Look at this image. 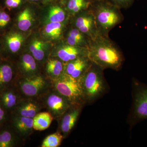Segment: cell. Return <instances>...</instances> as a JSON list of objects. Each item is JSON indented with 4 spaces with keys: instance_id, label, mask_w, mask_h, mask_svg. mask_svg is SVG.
<instances>
[{
    "instance_id": "6da1fadb",
    "label": "cell",
    "mask_w": 147,
    "mask_h": 147,
    "mask_svg": "<svg viewBox=\"0 0 147 147\" xmlns=\"http://www.w3.org/2000/svg\"><path fill=\"white\" fill-rule=\"evenodd\" d=\"M88 57L92 63L103 69L110 68L118 70L124 61L122 53L117 46L109 36L101 35L91 40Z\"/></svg>"
},
{
    "instance_id": "7a4b0ae2",
    "label": "cell",
    "mask_w": 147,
    "mask_h": 147,
    "mask_svg": "<svg viewBox=\"0 0 147 147\" xmlns=\"http://www.w3.org/2000/svg\"><path fill=\"white\" fill-rule=\"evenodd\" d=\"M89 9L99 34L103 36H109L110 31L123 20L121 9L105 0H93Z\"/></svg>"
},
{
    "instance_id": "3957f363",
    "label": "cell",
    "mask_w": 147,
    "mask_h": 147,
    "mask_svg": "<svg viewBox=\"0 0 147 147\" xmlns=\"http://www.w3.org/2000/svg\"><path fill=\"white\" fill-rule=\"evenodd\" d=\"M102 68L92 63L79 79L86 102H92L100 96L106 89Z\"/></svg>"
},
{
    "instance_id": "277c9868",
    "label": "cell",
    "mask_w": 147,
    "mask_h": 147,
    "mask_svg": "<svg viewBox=\"0 0 147 147\" xmlns=\"http://www.w3.org/2000/svg\"><path fill=\"white\" fill-rule=\"evenodd\" d=\"M51 82L52 88L72 105H83L86 102L79 79H74L64 73Z\"/></svg>"
},
{
    "instance_id": "5b68a950",
    "label": "cell",
    "mask_w": 147,
    "mask_h": 147,
    "mask_svg": "<svg viewBox=\"0 0 147 147\" xmlns=\"http://www.w3.org/2000/svg\"><path fill=\"white\" fill-rule=\"evenodd\" d=\"M17 89L25 98H39L52 87V82L36 74L25 76L17 83Z\"/></svg>"
},
{
    "instance_id": "8992f818",
    "label": "cell",
    "mask_w": 147,
    "mask_h": 147,
    "mask_svg": "<svg viewBox=\"0 0 147 147\" xmlns=\"http://www.w3.org/2000/svg\"><path fill=\"white\" fill-rule=\"evenodd\" d=\"M40 98V103L54 119H60L72 105L67 98L52 87Z\"/></svg>"
},
{
    "instance_id": "52a82bcc",
    "label": "cell",
    "mask_w": 147,
    "mask_h": 147,
    "mask_svg": "<svg viewBox=\"0 0 147 147\" xmlns=\"http://www.w3.org/2000/svg\"><path fill=\"white\" fill-rule=\"evenodd\" d=\"M132 117L135 122L147 119V86L136 82Z\"/></svg>"
},
{
    "instance_id": "ba28073f",
    "label": "cell",
    "mask_w": 147,
    "mask_h": 147,
    "mask_svg": "<svg viewBox=\"0 0 147 147\" xmlns=\"http://www.w3.org/2000/svg\"><path fill=\"white\" fill-rule=\"evenodd\" d=\"M74 20V26L91 40L100 35L98 30L94 16L90 9L81 12Z\"/></svg>"
},
{
    "instance_id": "9c48e42d",
    "label": "cell",
    "mask_w": 147,
    "mask_h": 147,
    "mask_svg": "<svg viewBox=\"0 0 147 147\" xmlns=\"http://www.w3.org/2000/svg\"><path fill=\"white\" fill-rule=\"evenodd\" d=\"M82 105H72L60 118V132L65 138L76 124L82 110Z\"/></svg>"
},
{
    "instance_id": "30bf717a",
    "label": "cell",
    "mask_w": 147,
    "mask_h": 147,
    "mask_svg": "<svg viewBox=\"0 0 147 147\" xmlns=\"http://www.w3.org/2000/svg\"><path fill=\"white\" fill-rule=\"evenodd\" d=\"M42 105L36 98H23L14 109L16 115L33 118L40 112Z\"/></svg>"
},
{
    "instance_id": "8fae6325",
    "label": "cell",
    "mask_w": 147,
    "mask_h": 147,
    "mask_svg": "<svg viewBox=\"0 0 147 147\" xmlns=\"http://www.w3.org/2000/svg\"><path fill=\"white\" fill-rule=\"evenodd\" d=\"M92 62L88 56L80 57L66 63L64 73L79 79L89 68Z\"/></svg>"
},
{
    "instance_id": "7c38bea8",
    "label": "cell",
    "mask_w": 147,
    "mask_h": 147,
    "mask_svg": "<svg viewBox=\"0 0 147 147\" xmlns=\"http://www.w3.org/2000/svg\"><path fill=\"white\" fill-rule=\"evenodd\" d=\"M87 47L71 46L67 44L60 48L57 55L63 62L67 63L77 58L84 56H88Z\"/></svg>"
},
{
    "instance_id": "4fadbf2b",
    "label": "cell",
    "mask_w": 147,
    "mask_h": 147,
    "mask_svg": "<svg viewBox=\"0 0 147 147\" xmlns=\"http://www.w3.org/2000/svg\"><path fill=\"white\" fill-rule=\"evenodd\" d=\"M0 95V104L5 110H14L18 103L23 98L18 89L6 88Z\"/></svg>"
},
{
    "instance_id": "5bb4252c",
    "label": "cell",
    "mask_w": 147,
    "mask_h": 147,
    "mask_svg": "<svg viewBox=\"0 0 147 147\" xmlns=\"http://www.w3.org/2000/svg\"><path fill=\"white\" fill-rule=\"evenodd\" d=\"M13 125L16 132L23 137H28L33 130V118L16 115L12 119Z\"/></svg>"
},
{
    "instance_id": "9a60e30c",
    "label": "cell",
    "mask_w": 147,
    "mask_h": 147,
    "mask_svg": "<svg viewBox=\"0 0 147 147\" xmlns=\"http://www.w3.org/2000/svg\"><path fill=\"white\" fill-rule=\"evenodd\" d=\"M3 38V43L6 51L11 54H16L21 48L23 38L19 33L9 32Z\"/></svg>"
},
{
    "instance_id": "2e32d148",
    "label": "cell",
    "mask_w": 147,
    "mask_h": 147,
    "mask_svg": "<svg viewBox=\"0 0 147 147\" xmlns=\"http://www.w3.org/2000/svg\"><path fill=\"white\" fill-rule=\"evenodd\" d=\"M91 40L76 28L71 29L67 34V44L71 46L88 48Z\"/></svg>"
},
{
    "instance_id": "e0dca14e",
    "label": "cell",
    "mask_w": 147,
    "mask_h": 147,
    "mask_svg": "<svg viewBox=\"0 0 147 147\" xmlns=\"http://www.w3.org/2000/svg\"><path fill=\"white\" fill-rule=\"evenodd\" d=\"M13 67L7 62H0V92L7 88L13 81Z\"/></svg>"
},
{
    "instance_id": "ac0fdd59",
    "label": "cell",
    "mask_w": 147,
    "mask_h": 147,
    "mask_svg": "<svg viewBox=\"0 0 147 147\" xmlns=\"http://www.w3.org/2000/svg\"><path fill=\"white\" fill-rule=\"evenodd\" d=\"M21 71L25 76L36 75L37 67L36 59L32 55L25 54L21 57L20 62Z\"/></svg>"
},
{
    "instance_id": "d6986e66",
    "label": "cell",
    "mask_w": 147,
    "mask_h": 147,
    "mask_svg": "<svg viewBox=\"0 0 147 147\" xmlns=\"http://www.w3.org/2000/svg\"><path fill=\"white\" fill-rule=\"evenodd\" d=\"M53 117L49 112H39L33 118V128L37 131H43L50 127Z\"/></svg>"
},
{
    "instance_id": "ffe728a7",
    "label": "cell",
    "mask_w": 147,
    "mask_h": 147,
    "mask_svg": "<svg viewBox=\"0 0 147 147\" xmlns=\"http://www.w3.org/2000/svg\"><path fill=\"white\" fill-rule=\"evenodd\" d=\"M62 62L58 59H50L47 61L46 72L52 81L58 79L64 73L65 66Z\"/></svg>"
},
{
    "instance_id": "44dd1931",
    "label": "cell",
    "mask_w": 147,
    "mask_h": 147,
    "mask_svg": "<svg viewBox=\"0 0 147 147\" xmlns=\"http://www.w3.org/2000/svg\"><path fill=\"white\" fill-rule=\"evenodd\" d=\"M93 0H66V9L74 15L89 9Z\"/></svg>"
},
{
    "instance_id": "7402d4cb",
    "label": "cell",
    "mask_w": 147,
    "mask_h": 147,
    "mask_svg": "<svg viewBox=\"0 0 147 147\" xmlns=\"http://www.w3.org/2000/svg\"><path fill=\"white\" fill-rule=\"evenodd\" d=\"M17 22L18 28L23 31L28 30L31 26L32 17L29 8L25 9L20 13L17 18Z\"/></svg>"
},
{
    "instance_id": "603a6c76",
    "label": "cell",
    "mask_w": 147,
    "mask_h": 147,
    "mask_svg": "<svg viewBox=\"0 0 147 147\" xmlns=\"http://www.w3.org/2000/svg\"><path fill=\"white\" fill-rule=\"evenodd\" d=\"M17 138L12 131L4 129L0 131V147H13L17 145Z\"/></svg>"
},
{
    "instance_id": "cb8c5ba5",
    "label": "cell",
    "mask_w": 147,
    "mask_h": 147,
    "mask_svg": "<svg viewBox=\"0 0 147 147\" xmlns=\"http://www.w3.org/2000/svg\"><path fill=\"white\" fill-rule=\"evenodd\" d=\"M60 131H57L47 136L42 141L41 147H58L60 146L63 139Z\"/></svg>"
},
{
    "instance_id": "d4e9b609",
    "label": "cell",
    "mask_w": 147,
    "mask_h": 147,
    "mask_svg": "<svg viewBox=\"0 0 147 147\" xmlns=\"http://www.w3.org/2000/svg\"><path fill=\"white\" fill-rule=\"evenodd\" d=\"M63 26L61 23L50 22L46 25L45 28V34L53 39H58L62 32Z\"/></svg>"
},
{
    "instance_id": "484cf974",
    "label": "cell",
    "mask_w": 147,
    "mask_h": 147,
    "mask_svg": "<svg viewBox=\"0 0 147 147\" xmlns=\"http://www.w3.org/2000/svg\"><path fill=\"white\" fill-rule=\"evenodd\" d=\"M30 50L36 60L41 61L44 60L45 53L42 41L35 40L30 46Z\"/></svg>"
},
{
    "instance_id": "4316f807",
    "label": "cell",
    "mask_w": 147,
    "mask_h": 147,
    "mask_svg": "<svg viewBox=\"0 0 147 147\" xmlns=\"http://www.w3.org/2000/svg\"><path fill=\"white\" fill-rule=\"evenodd\" d=\"M66 12L63 9L59 6L52 7L49 11L50 22L62 23L66 18Z\"/></svg>"
},
{
    "instance_id": "83f0119b",
    "label": "cell",
    "mask_w": 147,
    "mask_h": 147,
    "mask_svg": "<svg viewBox=\"0 0 147 147\" xmlns=\"http://www.w3.org/2000/svg\"><path fill=\"white\" fill-rule=\"evenodd\" d=\"M7 10L2 5H0V32L5 31L11 22V17Z\"/></svg>"
},
{
    "instance_id": "f1b7e54d",
    "label": "cell",
    "mask_w": 147,
    "mask_h": 147,
    "mask_svg": "<svg viewBox=\"0 0 147 147\" xmlns=\"http://www.w3.org/2000/svg\"><path fill=\"white\" fill-rule=\"evenodd\" d=\"M120 9L129 8L134 3V0H105Z\"/></svg>"
},
{
    "instance_id": "f546056e",
    "label": "cell",
    "mask_w": 147,
    "mask_h": 147,
    "mask_svg": "<svg viewBox=\"0 0 147 147\" xmlns=\"http://www.w3.org/2000/svg\"><path fill=\"white\" fill-rule=\"evenodd\" d=\"M22 0H4L3 6L10 11L21 5Z\"/></svg>"
},
{
    "instance_id": "4dcf8cb0",
    "label": "cell",
    "mask_w": 147,
    "mask_h": 147,
    "mask_svg": "<svg viewBox=\"0 0 147 147\" xmlns=\"http://www.w3.org/2000/svg\"><path fill=\"white\" fill-rule=\"evenodd\" d=\"M6 113L5 110L0 104V123L3 122L5 119Z\"/></svg>"
},
{
    "instance_id": "1f68e13d",
    "label": "cell",
    "mask_w": 147,
    "mask_h": 147,
    "mask_svg": "<svg viewBox=\"0 0 147 147\" xmlns=\"http://www.w3.org/2000/svg\"><path fill=\"white\" fill-rule=\"evenodd\" d=\"M30 1H39V0H29Z\"/></svg>"
},
{
    "instance_id": "d6a6232c",
    "label": "cell",
    "mask_w": 147,
    "mask_h": 147,
    "mask_svg": "<svg viewBox=\"0 0 147 147\" xmlns=\"http://www.w3.org/2000/svg\"><path fill=\"white\" fill-rule=\"evenodd\" d=\"M46 1H55V0H46Z\"/></svg>"
},
{
    "instance_id": "836d02e7",
    "label": "cell",
    "mask_w": 147,
    "mask_h": 147,
    "mask_svg": "<svg viewBox=\"0 0 147 147\" xmlns=\"http://www.w3.org/2000/svg\"><path fill=\"white\" fill-rule=\"evenodd\" d=\"M0 44H1V42H0ZM0 51H1V46H0Z\"/></svg>"
}]
</instances>
